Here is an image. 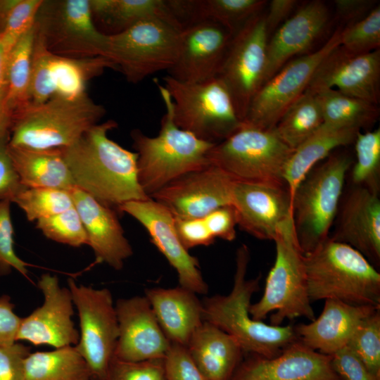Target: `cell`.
<instances>
[{"label": "cell", "instance_id": "cell-52", "mask_svg": "<svg viewBox=\"0 0 380 380\" xmlns=\"http://www.w3.org/2000/svg\"><path fill=\"white\" fill-rule=\"evenodd\" d=\"M14 307L10 296H0V346L16 342L21 317L15 313Z\"/></svg>", "mask_w": 380, "mask_h": 380}, {"label": "cell", "instance_id": "cell-46", "mask_svg": "<svg viewBox=\"0 0 380 380\" xmlns=\"http://www.w3.org/2000/svg\"><path fill=\"white\" fill-rule=\"evenodd\" d=\"M165 380H208L198 367L186 346L171 343L163 357Z\"/></svg>", "mask_w": 380, "mask_h": 380}, {"label": "cell", "instance_id": "cell-16", "mask_svg": "<svg viewBox=\"0 0 380 380\" xmlns=\"http://www.w3.org/2000/svg\"><path fill=\"white\" fill-rule=\"evenodd\" d=\"M37 287L44 302L21 318L16 341L54 348L76 346L80 333L72 320L74 303L69 288L61 286L58 277L49 273L40 276Z\"/></svg>", "mask_w": 380, "mask_h": 380}, {"label": "cell", "instance_id": "cell-21", "mask_svg": "<svg viewBox=\"0 0 380 380\" xmlns=\"http://www.w3.org/2000/svg\"><path fill=\"white\" fill-rule=\"evenodd\" d=\"M230 380H343L330 355L312 350L298 338L277 356L248 354Z\"/></svg>", "mask_w": 380, "mask_h": 380}, {"label": "cell", "instance_id": "cell-40", "mask_svg": "<svg viewBox=\"0 0 380 380\" xmlns=\"http://www.w3.org/2000/svg\"><path fill=\"white\" fill-rule=\"evenodd\" d=\"M14 202L30 222L49 217L74 206L69 191L53 188L23 189Z\"/></svg>", "mask_w": 380, "mask_h": 380}, {"label": "cell", "instance_id": "cell-31", "mask_svg": "<svg viewBox=\"0 0 380 380\" xmlns=\"http://www.w3.org/2000/svg\"><path fill=\"white\" fill-rule=\"evenodd\" d=\"M8 151L25 187L69 191L75 186L61 148L34 149L8 144Z\"/></svg>", "mask_w": 380, "mask_h": 380}, {"label": "cell", "instance_id": "cell-48", "mask_svg": "<svg viewBox=\"0 0 380 380\" xmlns=\"http://www.w3.org/2000/svg\"><path fill=\"white\" fill-rule=\"evenodd\" d=\"M174 217L177 234L186 250L208 246L214 243L215 239L209 232L203 217Z\"/></svg>", "mask_w": 380, "mask_h": 380}, {"label": "cell", "instance_id": "cell-29", "mask_svg": "<svg viewBox=\"0 0 380 380\" xmlns=\"http://www.w3.org/2000/svg\"><path fill=\"white\" fill-rule=\"evenodd\" d=\"M186 348L208 380H230L243 358V351L229 334L203 321Z\"/></svg>", "mask_w": 380, "mask_h": 380}, {"label": "cell", "instance_id": "cell-5", "mask_svg": "<svg viewBox=\"0 0 380 380\" xmlns=\"http://www.w3.org/2000/svg\"><path fill=\"white\" fill-rule=\"evenodd\" d=\"M105 113L104 107L87 94L29 103L13 115L8 144L34 149L65 148L99 124Z\"/></svg>", "mask_w": 380, "mask_h": 380}, {"label": "cell", "instance_id": "cell-37", "mask_svg": "<svg viewBox=\"0 0 380 380\" xmlns=\"http://www.w3.org/2000/svg\"><path fill=\"white\" fill-rule=\"evenodd\" d=\"M323 124L315 95L305 91L286 110L273 129L286 146L295 150Z\"/></svg>", "mask_w": 380, "mask_h": 380}, {"label": "cell", "instance_id": "cell-42", "mask_svg": "<svg viewBox=\"0 0 380 380\" xmlns=\"http://www.w3.org/2000/svg\"><path fill=\"white\" fill-rule=\"evenodd\" d=\"M35 222L36 228L49 239L72 247L87 245V233L74 206Z\"/></svg>", "mask_w": 380, "mask_h": 380}, {"label": "cell", "instance_id": "cell-34", "mask_svg": "<svg viewBox=\"0 0 380 380\" xmlns=\"http://www.w3.org/2000/svg\"><path fill=\"white\" fill-rule=\"evenodd\" d=\"M25 380H93L75 346L30 353L25 361Z\"/></svg>", "mask_w": 380, "mask_h": 380}, {"label": "cell", "instance_id": "cell-12", "mask_svg": "<svg viewBox=\"0 0 380 380\" xmlns=\"http://www.w3.org/2000/svg\"><path fill=\"white\" fill-rule=\"evenodd\" d=\"M80 322V338L75 346L91 371L93 380H103L119 336L115 306L110 291L94 289L68 279Z\"/></svg>", "mask_w": 380, "mask_h": 380}, {"label": "cell", "instance_id": "cell-39", "mask_svg": "<svg viewBox=\"0 0 380 380\" xmlns=\"http://www.w3.org/2000/svg\"><path fill=\"white\" fill-rule=\"evenodd\" d=\"M43 0H0V44L6 56L35 24Z\"/></svg>", "mask_w": 380, "mask_h": 380}, {"label": "cell", "instance_id": "cell-19", "mask_svg": "<svg viewBox=\"0 0 380 380\" xmlns=\"http://www.w3.org/2000/svg\"><path fill=\"white\" fill-rule=\"evenodd\" d=\"M234 181L217 167L185 174L150 198L177 217H203L213 210L232 205Z\"/></svg>", "mask_w": 380, "mask_h": 380}, {"label": "cell", "instance_id": "cell-11", "mask_svg": "<svg viewBox=\"0 0 380 380\" xmlns=\"http://www.w3.org/2000/svg\"><path fill=\"white\" fill-rule=\"evenodd\" d=\"M34 27L46 49L55 55L103 56L106 34L96 26L89 0H43Z\"/></svg>", "mask_w": 380, "mask_h": 380}, {"label": "cell", "instance_id": "cell-36", "mask_svg": "<svg viewBox=\"0 0 380 380\" xmlns=\"http://www.w3.org/2000/svg\"><path fill=\"white\" fill-rule=\"evenodd\" d=\"M34 26L25 33L6 56L8 106L13 115L30 103L32 60Z\"/></svg>", "mask_w": 380, "mask_h": 380}, {"label": "cell", "instance_id": "cell-6", "mask_svg": "<svg viewBox=\"0 0 380 380\" xmlns=\"http://www.w3.org/2000/svg\"><path fill=\"white\" fill-rule=\"evenodd\" d=\"M353 163L348 153L332 152L315 166L296 188L291 198L292 216L304 255L329 237Z\"/></svg>", "mask_w": 380, "mask_h": 380}, {"label": "cell", "instance_id": "cell-32", "mask_svg": "<svg viewBox=\"0 0 380 380\" xmlns=\"http://www.w3.org/2000/svg\"><path fill=\"white\" fill-rule=\"evenodd\" d=\"M360 129L335 127L323 124L289 157L284 172V179L291 198L309 172L334 151L353 144Z\"/></svg>", "mask_w": 380, "mask_h": 380}, {"label": "cell", "instance_id": "cell-50", "mask_svg": "<svg viewBox=\"0 0 380 380\" xmlns=\"http://www.w3.org/2000/svg\"><path fill=\"white\" fill-rule=\"evenodd\" d=\"M206 226L216 239L232 241L236 239V216L232 205L220 207L203 217Z\"/></svg>", "mask_w": 380, "mask_h": 380}, {"label": "cell", "instance_id": "cell-55", "mask_svg": "<svg viewBox=\"0 0 380 380\" xmlns=\"http://www.w3.org/2000/svg\"><path fill=\"white\" fill-rule=\"evenodd\" d=\"M267 4L265 20L270 36L293 14L298 3L296 0H272Z\"/></svg>", "mask_w": 380, "mask_h": 380}, {"label": "cell", "instance_id": "cell-45", "mask_svg": "<svg viewBox=\"0 0 380 380\" xmlns=\"http://www.w3.org/2000/svg\"><path fill=\"white\" fill-rule=\"evenodd\" d=\"M103 380H165L163 358L131 362L113 357Z\"/></svg>", "mask_w": 380, "mask_h": 380}, {"label": "cell", "instance_id": "cell-4", "mask_svg": "<svg viewBox=\"0 0 380 380\" xmlns=\"http://www.w3.org/2000/svg\"><path fill=\"white\" fill-rule=\"evenodd\" d=\"M312 301L380 307V273L362 254L331 238L304 255Z\"/></svg>", "mask_w": 380, "mask_h": 380}, {"label": "cell", "instance_id": "cell-3", "mask_svg": "<svg viewBox=\"0 0 380 380\" xmlns=\"http://www.w3.org/2000/svg\"><path fill=\"white\" fill-rule=\"evenodd\" d=\"M157 86L165 108L158 135L148 137L139 129L131 132L139 183L149 198L179 177L209 165L208 153L215 144L178 127L169 92L163 85Z\"/></svg>", "mask_w": 380, "mask_h": 380}, {"label": "cell", "instance_id": "cell-25", "mask_svg": "<svg viewBox=\"0 0 380 380\" xmlns=\"http://www.w3.org/2000/svg\"><path fill=\"white\" fill-rule=\"evenodd\" d=\"M97 262H104L115 270L123 268L133 255L117 211L106 206L77 186L69 190Z\"/></svg>", "mask_w": 380, "mask_h": 380}, {"label": "cell", "instance_id": "cell-33", "mask_svg": "<svg viewBox=\"0 0 380 380\" xmlns=\"http://www.w3.org/2000/svg\"><path fill=\"white\" fill-rule=\"evenodd\" d=\"M94 23L99 22L108 34L120 32L138 22L158 18L182 28L172 14L166 0H89Z\"/></svg>", "mask_w": 380, "mask_h": 380}, {"label": "cell", "instance_id": "cell-8", "mask_svg": "<svg viewBox=\"0 0 380 380\" xmlns=\"http://www.w3.org/2000/svg\"><path fill=\"white\" fill-rule=\"evenodd\" d=\"M293 150L273 129H263L243 122L208 153L210 164L234 182L286 186L284 172Z\"/></svg>", "mask_w": 380, "mask_h": 380}, {"label": "cell", "instance_id": "cell-30", "mask_svg": "<svg viewBox=\"0 0 380 380\" xmlns=\"http://www.w3.org/2000/svg\"><path fill=\"white\" fill-rule=\"evenodd\" d=\"M182 27L209 20L227 29L233 35L251 18L262 12L264 0H166Z\"/></svg>", "mask_w": 380, "mask_h": 380}, {"label": "cell", "instance_id": "cell-24", "mask_svg": "<svg viewBox=\"0 0 380 380\" xmlns=\"http://www.w3.org/2000/svg\"><path fill=\"white\" fill-rule=\"evenodd\" d=\"M331 239L362 254L375 267L380 264V200L379 194L353 186L341 198Z\"/></svg>", "mask_w": 380, "mask_h": 380}, {"label": "cell", "instance_id": "cell-22", "mask_svg": "<svg viewBox=\"0 0 380 380\" xmlns=\"http://www.w3.org/2000/svg\"><path fill=\"white\" fill-rule=\"evenodd\" d=\"M115 306L119 336L114 357L131 362L163 358L171 343L146 297L120 298Z\"/></svg>", "mask_w": 380, "mask_h": 380}, {"label": "cell", "instance_id": "cell-7", "mask_svg": "<svg viewBox=\"0 0 380 380\" xmlns=\"http://www.w3.org/2000/svg\"><path fill=\"white\" fill-rule=\"evenodd\" d=\"M275 260L266 278L261 298L251 304L253 319L262 321L270 313V324L281 325L285 319L315 315L309 297L304 254L296 234L293 216L279 229L273 241Z\"/></svg>", "mask_w": 380, "mask_h": 380}, {"label": "cell", "instance_id": "cell-51", "mask_svg": "<svg viewBox=\"0 0 380 380\" xmlns=\"http://www.w3.org/2000/svg\"><path fill=\"white\" fill-rule=\"evenodd\" d=\"M9 139L0 140V201L13 202L15 196L25 188L13 165L8 151Z\"/></svg>", "mask_w": 380, "mask_h": 380}, {"label": "cell", "instance_id": "cell-9", "mask_svg": "<svg viewBox=\"0 0 380 380\" xmlns=\"http://www.w3.org/2000/svg\"><path fill=\"white\" fill-rule=\"evenodd\" d=\"M163 80L172 100L174 122L180 129L217 144L243 124L229 90L217 77L196 83L182 82L170 75Z\"/></svg>", "mask_w": 380, "mask_h": 380}, {"label": "cell", "instance_id": "cell-26", "mask_svg": "<svg viewBox=\"0 0 380 380\" xmlns=\"http://www.w3.org/2000/svg\"><path fill=\"white\" fill-rule=\"evenodd\" d=\"M329 18L327 4L313 0L299 7L284 22L268 39L263 84L295 56L308 53L324 32Z\"/></svg>", "mask_w": 380, "mask_h": 380}, {"label": "cell", "instance_id": "cell-1", "mask_svg": "<svg viewBox=\"0 0 380 380\" xmlns=\"http://www.w3.org/2000/svg\"><path fill=\"white\" fill-rule=\"evenodd\" d=\"M117 126L113 120L99 122L61 149L75 186L119 212L125 203L150 198L139 183L137 153L108 136Z\"/></svg>", "mask_w": 380, "mask_h": 380}, {"label": "cell", "instance_id": "cell-23", "mask_svg": "<svg viewBox=\"0 0 380 380\" xmlns=\"http://www.w3.org/2000/svg\"><path fill=\"white\" fill-rule=\"evenodd\" d=\"M232 205L237 226L260 240L274 241L292 216L290 195L283 186L234 182Z\"/></svg>", "mask_w": 380, "mask_h": 380}, {"label": "cell", "instance_id": "cell-35", "mask_svg": "<svg viewBox=\"0 0 380 380\" xmlns=\"http://www.w3.org/2000/svg\"><path fill=\"white\" fill-rule=\"evenodd\" d=\"M314 95L326 125L361 129L375 122L379 115L378 105L348 96L335 89L322 90Z\"/></svg>", "mask_w": 380, "mask_h": 380}, {"label": "cell", "instance_id": "cell-27", "mask_svg": "<svg viewBox=\"0 0 380 380\" xmlns=\"http://www.w3.org/2000/svg\"><path fill=\"white\" fill-rule=\"evenodd\" d=\"M380 307L324 300L322 312L308 324L294 327L297 338L310 348L331 356L348 346L360 324Z\"/></svg>", "mask_w": 380, "mask_h": 380}, {"label": "cell", "instance_id": "cell-54", "mask_svg": "<svg viewBox=\"0 0 380 380\" xmlns=\"http://www.w3.org/2000/svg\"><path fill=\"white\" fill-rule=\"evenodd\" d=\"M6 78V55L0 44V140L9 139L13 115L8 106Z\"/></svg>", "mask_w": 380, "mask_h": 380}, {"label": "cell", "instance_id": "cell-43", "mask_svg": "<svg viewBox=\"0 0 380 380\" xmlns=\"http://www.w3.org/2000/svg\"><path fill=\"white\" fill-rule=\"evenodd\" d=\"M341 46L354 54L369 53L380 47V6L365 18L342 27Z\"/></svg>", "mask_w": 380, "mask_h": 380}, {"label": "cell", "instance_id": "cell-41", "mask_svg": "<svg viewBox=\"0 0 380 380\" xmlns=\"http://www.w3.org/2000/svg\"><path fill=\"white\" fill-rule=\"evenodd\" d=\"M348 347L372 374L380 378V308L360 324Z\"/></svg>", "mask_w": 380, "mask_h": 380}, {"label": "cell", "instance_id": "cell-49", "mask_svg": "<svg viewBox=\"0 0 380 380\" xmlns=\"http://www.w3.org/2000/svg\"><path fill=\"white\" fill-rule=\"evenodd\" d=\"M334 370L343 380H380L372 374L348 346L331 356Z\"/></svg>", "mask_w": 380, "mask_h": 380}, {"label": "cell", "instance_id": "cell-2", "mask_svg": "<svg viewBox=\"0 0 380 380\" xmlns=\"http://www.w3.org/2000/svg\"><path fill=\"white\" fill-rule=\"evenodd\" d=\"M250 258L248 247L241 245L236 252L232 289L227 295L202 300L203 319L233 337L244 353L272 358L298 338L292 325L267 324L251 317V300L260 289L261 276L246 278Z\"/></svg>", "mask_w": 380, "mask_h": 380}, {"label": "cell", "instance_id": "cell-44", "mask_svg": "<svg viewBox=\"0 0 380 380\" xmlns=\"http://www.w3.org/2000/svg\"><path fill=\"white\" fill-rule=\"evenodd\" d=\"M11 201H0V275H7L15 269L27 277L30 265L20 259L14 250V229L11 217Z\"/></svg>", "mask_w": 380, "mask_h": 380}, {"label": "cell", "instance_id": "cell-14", "mask_svg": "<svg viewBox=\"0 0 380 380\" xmlns=\"http://www.w3.org/2000/svg\"><path fill=\"white\" fill-rule=\"evenodd\" d=\"M268 39L265 13L261 12L233 35L217 75L229 90L242 122L264 82Z\"/></svg>", "mask_w": 380, "mask_h": 380}, {"label": "cell", "instance_id": "cell-17", "mask_svg": "<svg viewBox=\"0 0 380 380\" xmlns=\"http://www.w3.org/2000/svg\"><path fill=\"white\" fill-rule=\"evenodd\" d=\"M137 220L147 231L151 242L175 270L179 285L196 294H206L208 286L198 260L182 245L177 234L175 217L158 201L148 198L125 203L119 208Z\"/></svg>", "mask_w": 380, "mask_h": 380}, {"label": "cell", "instance_id": "cell-28", "mask_svg": "<svg viewBox=\"0 0 380 380\" xmlns=\"http://www.w3.org/2000/svg\"><path fill=\"white\" fill-rule=\"evenodd\" d=\"M144 296L170 342L186 346L204 321L202 300L197 294L179 285L148 288Z\"/></svg>", "mask_w": 380, "mask_h": 380}, {"label": "cell", "instance_id": "cell-15", "mask_svg": "<svg viewBox=\"0 0 380 380\" xmlns=\"http://www.w3.org/2000/svg\"><path fill=\"white\" fill-rule=\"evenodd\" d=\"M115 69L103 56L71 58L49 51L35 34L30 97L42 103L53 97L75 98L87 94V83L106 69Z\"/></svg>", "mask_w": 380, "mask_h": 380}, {"label": "cell", "instance_id": "cell-47", "mask_svg": "<svg viewBox=\"0 0 380 380\" xmlns=\"http://www.w3.org/2000/svg\"><path fill=\"white\" fill-rule=\"evenodd\" d=\"M30 347L19 341L0 346V380H25V361Z\"/></svg>", "mask_w": 380, "mask_h": 380}, {"label": "cell", "instance_id": "cell-10", "mask_svg": "<svg viewBox=\"0 0 380 380\" xmlns=\"http://www.w3.org/2000/svg\"><path fill=\"white\" fill-rule=\"evenodd\" d=\"M182 28L150 18L113 34H106L103 57L129 82L138 83L156 72L172 68L177 60Z\"/></svg>", "mask_w": 380, "mask_h": 380}, {"label": "cell", "instance_id": "cell-18", "mask_svg": "<svg viewBox=\"0 0 380 380\" xmlns=\"http://www.w3.org/2000/svg\"><path fill=\"white\" fill-rule=\"evenodd\" d=\"M336 88L350 96L378 105L380 100V49L354 54L340 45L315 70L305 91L312 94Z\"/></svg>", "mask_w": 380, "mask_h": 380}, {"label": "cell", "instance_id": "cell-20", "mask_svg": "<svg viewBox=\"0 0 380 380\" xmlns=\"http://www.w3.org/2000/svg\"><path fill=\"white\" fill-rule=\"evenodd\" d=\"M232 37L227 29L213 21L183 26L177 60L168 75L190 83L217 77Z\"/></svg>", "mask_w": 380, "mask_h": 380}, {"label": "cell", "instance_id": "cell-53", "mask_svg": "<svg viewBox=\"0 0 380 380\" xmlns=\"http://www.w3.org/2000/svg\"><path fill=\"white\" fill-rule=\"evenodd\" d=\"M336 17L343 27L351 25L365 18L376 6L372 0H336Z\"/></svg>", "mask_w": 380, "mask_h": 380}, {"label": "cell", "instance_id": "cell-13", "mask_svg": "<svg viewBox=\"0 0 380 380\" xmlns=\"http://www.w3.org/2000/svg\"><path fill=\"white\" fill-rule=\"evenodd\" d=\"M338 26L318 49L293 58L265 82L251 100L243 122L273 129L286 110L305 91L323 59L341 44Z\"/></svg>", "mask_w": 380, "mask_h": 380}, {"label": "cell", "instance_id": "cell-38", "mask_svg": "<svg viewBox=\"0 0 380 380\" xmlns=\"http://www.w3.org/2000/svg\"><path fill=\"white\" fill-rule=\"evenodd\" d=\"M355 161L351 166L353 186L378 194L380 175V129L357 133L353 142Z\"/></svg>", "mask_w": 380, "mask_h": 380}]
</instances>
